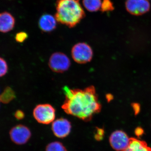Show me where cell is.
I'll return each mask as SVG.
<instances>
[{"label":"cell","instance_id":"1","mask_svg":"<svg viewBox=\"0 0 151 151\" xmlns=\"http://www.w3.org/2000/svg\"><path fill=\"white\" fill-rule=\"evenodd\" d=\"M63 91L65 100L61 108L67 114L88 122L101 111V105L94 86L84 89H70L65 86Z\"/></svg>","mask_w":151,"mask_h":151},{"label":"cell","instance_id":"2","mask_svg":"<svg viewBox=\"0 0 151 151\" xmlns=\"http://www.w3.org/2000/svg\"><path fill=\"white\" fill-rule=\"evenodd\" d=\"M79 0H58L56 4L57 20L69 27H73L84 17Z\"/></svg>","mask_w":151,"mask_h":151},{"label":"cell","instance_id":"3","mask_svg":"<svg viewBox=\"0 0 151 151\" xmlns=\"http://www.w3.org/2000/svg\"><path fill=\"white\" fill-rule=\"evenodd\" d=\"M33 115L39 123L49 124L54 121L55 110L50 104H39L37 105L34 109Z\"/></svg>","mask_w":151,"mask_h":151},{"label":"cell","instance_id":"4","mask_svg":"<svg viewBox=\"0 0 151 151\" xmlns=\"http://www.w3.org/2000/svg\"><path fill=\"white\" fill-rule=\"evenodd\" d=\"M71 53L73 60L79 64L90 62L93 57L92 47L85 42H79L75 44L71 49Z\"/></svg>","mask_w":151,"mask_h":151},{"label":"cell","instance_id":"5","mask_svg":"<svg viewBox=\"0 0 151 151\" xmlns=\"http://www.w3.org/2000/svg\"><path fill=\"white\" fill-rule=\"evenodd\" d=\"M70 60L64 53L55 52L52 55L48 61L50 68L55 73H63L70 67Z\"/></svg>","mask_w":151,"mask_h":151},{"label":"cell","instance_id":"6","mask_svg":"<svg viewBox=\"0 0 151 151\" xmlns=\"http://www.w3.org/2000/svg\"><path fill=\"white\" fill-rule=\"evenodd\" d=\"M11 140L17 145L26 144L31 137L30 130L26 126L19 124L11 129L9 132Z\"/></svg>","mask_w":151,"mask_h":151},{"label":"cell","instance_id":"7","mask_svg":"<svg viewBox=\"0 0 151 151\" xmlns=\"http://www.w3.org/2000/svg\"><path fill=\"white\" fill-rule=\"evenodd\" d=\"M130 138L124 131L117 130L111 134L109 138L111 147L116 151H123L129 146Z\"/></svg>","mask_w":151,"mask_h":151},{"label":"cell","instance_id":"8","mask_svg":"<svg viewBox=\"0 0 151 151\" xmlns=\"http://www.w3.org/2000/svg\"><path fill=\"white\" fill-rule=\"evenodd\" d=\"M71 128V123L68 120L60 118L52 122L51 129L55 137L62 139L70 134Z\"/></svg>","mask_w":151,"mask_h":151},{"label":"cell","instance_id":"9","mask_svg":"<svg viewBox=\"0 0 151 151\" xmlns=\"http://www.w3.org/2000/svg\"><path fill=\"white\" fill-rule=\"evenodd\" d=\"M126 6L129 12L136 15L145 13L150 8L147 0H127Z\"/></svg>","mask_w":151,"mask_h":151},{"label":"cell","instance_id":"10","mask_svg":"<svg viewBox=\"0 0 151 151\" xmlns=\"http://www.w3.org/2000/svg\"><path fill=\"white\" fill-rule=\"evenodd\" d=\"M57 22L55 17L46 14L41 17L39 21V26L44 32H51L56 28Z\"/></svg>","mask_w":151,"mask_h":151},{"label":"cell","instance_id":"11","mask_svg":"<svg viewBox=\"0 0 151 151\" xmlns=\"http://www.w3.org/2000/svg\"><path fill=\"white\" fill-rule=\"evenodd\" d=\"M15 21L13 16L7 12L0 14V32L7 33L14 28Z\"/></svg>","mask_w":151,"mask_h":151},{"label":"cell","instance_id":"12","mask_svg":"<svg viewBox=\"0 0 151 151\" xmlns=\"http://www.w3.org/2000/svg\"><path fill=\"white\" fill-rule=\"evenodd\" d=\"M123 151H151V147L145 141L131 138L129 146Z\"/></svg>","mask_w":151,"mask_h":151},{"label":"cell","instance_id":"13","mask_svg":"<svg viewBox=\"0 0 151 151\" xmlns=\"http://www.w3.org/2000/svg\"><path fill=\"white\" fill-rule=\"evenodd\" d=\"M15 97L14 91L10 87H6L0 94V102L4 104H8L12 101Z\"/></svg>","mask_w":151,"mask_h":151},{"label":"cell","instance_id":"14","mask_svg":"<svg viewBox=\"0 0 151 151\" xmlns=\"http://www.w3.org/2000/svg\"><path fill=\"white\" fill-rule=\"evenodd\" d=\"M102 4L101 0H83L84 8L91 12H96L100 9Z\"/></svg>","mask_w":151,"mask_h":151},{"label":"cell","instance_id":"15","mask_svg":"<svg viewBox=\"0 0 151 151\" xmlns=\"http://www.w3.org/2000/svg\"><path fill=\"white\" fill-rule=\"evenodd\" d=\"M45 151H67V150L62 143L54 142L46 146Z\"/></svg>","mask_w":151,"mask_h":151},{"label":"cell","instance_id":"16","mask_svg":"<svg viewBox=\"0 0 151 151\" xmlns=\"http://www.w3.org/2000/svg\"><path fill=\"white\" fill-rule=\"evenodd\" d=\"M8 70V65L4 58L0 57V77L5 75Z\"/></svg>","mask_w":151,"mask_h":151},{"label":"cell","instance_id":"17","mask_svg":"<svg viewBox=\"0 0 151 151\" xmlns=\"http://www.w3.org/2000/svg\"><path fill=\"white\" fill-rule=\"evenodd\" d=\"M27 37L28 35L26 33L20 32L17 34L15 36V40L17 42L22 43L27 39Z\"/></svg>","mask_w":151,"mask_h":151},{"label":"cell","instance_id":"18","mask_svg":"<svg viewBox=\"0 0 151 151\" xmlns=\"http://www.w3.org/2000/svg\"><path fill=\"white\" fill-rule=\"evenodd\" d=\"M94 138L97 141H100L102 140L104 136V131L103 129L97 128L96 129Z\"/></svg>","mask_w":151,"mask_h":151},{"label":"cell","instance_id":"19","mask_svg":"<svg viewBox=\"0 0 151 151\" xmlns=\"http://www.w3.org/2000/svg\"><path fill=\"white\" fill-rule=\"evenodd\" d=\"M112 8H113L112 4L111 1L109 0H104L102 2L101 5V9L102 11H107L111 10Z\"/></svg>","mask_w":151,"mask_h":151},{"label":"cell","instance_id":"20","mask_svg":"<svg viewBox=\"0 0 151 151\" xmlns=\"http://www.w3.org/2000/svg\"><path fill=\"white\" fill-rule=\"evenodd\" d=\"M14 116L18 120H22L24 118V113L21 110H17L14 113Z\"/></svg>","mask_w":151,"mask_h":151},{"label":"cell","instance_id":"21","mask_svg":"<svg viewBox=\"0 0 151 151\" xmlns=\"http://www.w3.org/2000/svg\"><path fill=\"white\" fill-rule=\"evenodd\" d=\"M144 130L140 127H138L135 130V133L138 137H140L144 134Z\"/></svg>","mask_w":151,"mask_h":151},{"label":"cell","instance_id":"22","mask_svg":"<svg viewBox=\"0 0 151 151\" xmlns=\"http://www.w3.org/2000/svg\"><path fill=\"white\" fill-rule=\"evenodd\" d=\"M133 108H134V111L136 113H139L140 111V107L137 104H134L133 106Z\"/></svg>","mask_w":151,"mask_h":151}]
</instances>
